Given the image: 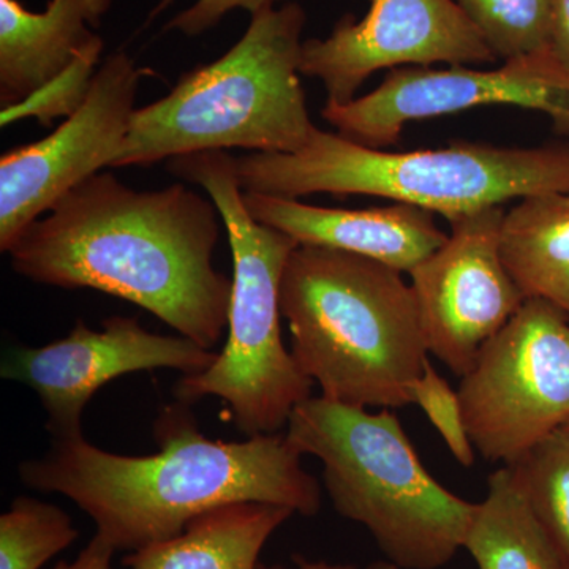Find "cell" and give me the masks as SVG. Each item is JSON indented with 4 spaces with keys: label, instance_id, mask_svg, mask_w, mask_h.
<instances>
[{
    "label": "cell",
    "instance_id": "cell-2",
    "mask_svg": "<svg viewBox=\"0 0 569 569\" xmlns=\"http://www.w3.org/2000/svg\"><path fill=\"white\" fill-rule=\"evenodd\" d=\"M189 407L163 408L153 426L156 455H114L84 436L52 438L50 451L24 460L18 477L29 489L69 498L96 533L126 552L176 538L198 516L239 501L318 515L320 482L284 433L211 440Z\"/></svg>",
    "mask_w": 569,
    "mask_h": 569
},
{
    "label": "cell",
    "instance_id": "cell-11",
    "mask_svg": "<svg viewBox=\"0 0 569 569\" xmlns=\"http://www.w3.org/2000/svg\"><path fill=\"white\" fill-rule=\"evenodd\" d=\"M505 216L492 206L451 220L445 244L408 272L427 351L459 377L526 302L501 257Z\"/></svg>",
    "mask_w": 569,
    "mask_h": 569
},
{
    "label": "cell",
    "instance_id": "cell-26",
    "mask_svg": "<svg viewBox=\"0 0 569 569\" xmlns=\"http://www.w3.org/2000/svg\"><path fill=\"white\" fill-rule=\"evenodd\" d=\"M550 50L569 73V0H556Z\"/></svg>",
    "mask_w": 569,
    "mask_h": 569
},
{
    "label": "cell",
    "instance_id": "cell-1",
    "mask_svg": "<svg viewBox=\"0 0 569 569\" xmlns=\"http://www.w3.org/2000/svg\"><path fill=\"white\" fill-rule=\"evenodd\" d=\"M212 198L183 183L134 190L96 173L10 247L11 268L41 284L126 299L212 350L228 326L233 279L213 268Z\"/></svg>",
    "mask_w": 569,
    "mask_h": 569
},
{
    "label": "cell",
    "instance_id": "cell-18",
    "mask_svg": "<svg viewBox=\"0 0 569 569\" xmlns=\"http://www.w3.org/2000/svg\"><path fill=\"white\" fill-rule=\"evenodd\" d=\"M501 257L526 299L569 317V193L522 198L505 216Z\"/></svg>",
    "mask_w": 569,
    "mask_h": 569
},
{
    "label": "cell",
    "instance_id": "cell-19",
    "mask_svg": "<svg viewBox=\"0 0 569 569\" xmlns=\"http://www.w3.org/2000/svg\"><path fill=\"white\" fill-rule=\"evenodd\" d=\"M78 537L63 509L37 498H14L0 516V569H41Z\"/></svg>",
    "mask_w": 569,
    "mask_h": 569
},
{
    "label": "cell",
    "instance_id": "cell-5",
    "mask_svg": "<svg viewBox=\"0 0 569 569\" xmlns=\"http://www.w3.org/2000/svg\"><path fill=\"white\" fill-rule=\"evenodd\" d=\"M236 174L242 192L293 200L370 194L451 222L533 194L569 193V142L503 148L456 141L440 149L387 152L316 127L301 151L236 157Z\"/></svg>",
    "mask_w": 569,
    "mask_h": 569
},
{
    "label": "cell",
    "instance_id": "cell-28",
    "mask_svg": "<svg viewBox=\"0 0 569 569\" xmlns=\"http://www.w3.org/2000/svg\"><path fill=\"white\" fill-rule=\"evenodd\" d=\"M561 429L567 430V432H569V422H568V425H567V426L561 427Z\"/></svg>",
    "mask_w": 569,
    "mask_h": 569
},
{
    "label": "cell",
    "instance_id": "cell-3",
    "mask_svg": "<svg viewBox=\"0 0 569 569\" xmlns=\"http://www.w3.org/2000/svg\"><path fill=\"white\" fill-rule=\"evenodd\" d=\"M403 272L343 250L298 246L280 283L291 355L321 396L359 408L411 406L427 351Z\"/></svg>",
    "mask_w": 569,
    "mask_h": 569
},
{
    "label": "cell",
    "instance_id": "cell-9",
    "mask_svg": "<svg viewBox=\"0 0 569 569\" xmlns=\"http://www.w3.org/2000/svg\"><path fill=\"white\" fill-rule=\"evenodd\" d=\"M488 104L545 112L559 132L569 133V73L550 48L493 70L402 67L367 96L326 102L321 118L348 140L381 149L396 144L408 122Z\"/></svg>",
    "mask_w": 569,
    "mask_h": 569
},
{
    "label": "cell",
    "instance_id": "cell-10",
    "mask_svg": "<svg viewBox=\"0 0 569 569\" xmlns=\"http://www.w3.org/2000/svg\"><path fill=\"white\" fill-rule=\"evenodd\" d=\"M142 70L112 52L88 99L43 140L0 157V250L9 252L29 224L89 176L111 168L129 134Z\"/></svg>",
    "mask_w": 569,
    "mask_h": 569
},
{
    "label": "cell",
    "instance_id": "cell-15",
    "mask_svg": "<svg viewBox=\"0 0 569 569\" xmlns=\"http://www.w3.org/2000/svg\"><path fill=\"white\" fill-rule=\"evenodd\" d=\"M112 0H50L37 13L18 0H0V107L21 103L69 69L99 40Z\"/></svg>",
    "mask_w": 569,
    "mask_h": 569
},
{
    "label": "cell",
    "instance_id": "cell-8",
    "mask_svg": "<svg viewBox=\"0 0 569 569\" xmlns=\"http://www.w3.org/2000/svg\"><path fill=\"white\" fill-rule=\"evenodd\" d=\"M460 378L471 443L488 462L512 466L569 422V317L526 299Z\"/></svg>",
    "mask_w": 569,
    "mask_h": 569
},
{
    "label": "cell",
    "instance_id": "cell-13",
    "mask_svg": "<svg viewBox=\"0 0 569 569\" xmlns=\"http://www.w3.org/2000/svg\"><path fill=\"white\" fill-rule=\"evenodd\" d=\"M217 356L187 337L146 331L137 318L110 317L100 331L80 320L69 336L48 346L14 348L3 358L2 377L37 392L52 438H71L84 436L89 400L116 378L156 369L193 376Z\"/></svg>",
    "mask_w": 569,
    "mask_h": 569
},
{
    "label": "cell",
    "instance_id": "cell-24",
    "mask_svg": "<svg viewBox=\"0 0 569 569\" xmlns=\"http://www.w3.org/2000/svg\"><path fill=\"white\" fill-rule=\"evenodd\" d=\"M279 2L283 0H197L190 9L176 14L173 20L168 22L167 29L181 32L187 37H198L216 28L230 11L246 10L254 14L258 11L271 9Z\"/></svg>",
    "mask_w": 569,
    "mask_h": 569
},
{
    "label": "cell",
    "instance_id": "cell-25",
    "mask_svg": "<svg viewBox=\"0 0 569 569\" xmlns=\"http://www.w3.org/2000/svg\"><path fill=\"white\" fill-rule=\"evenodd\" d=\"M118 552L102 535H93L91 541L73 561H61L51 569H112V557Z\"/></svg>",
    "mask_w": 569,
    "mask_h": 569
},
{
    "label": "cell",
    "instance_id": "cell-23",
    "mask_svg": "<svg viewBox=\"0 0 569 569\" xmlns=\"http://www.w3.org/2000/svg\"><path fill=\"white\" fill-rule=\"evenodd\" d=\"M410 396L411 406H418L425 411L460 466H473L477 449L467 432L459 392L449 387L429 359L421 376L411 383Z\"/></svg>",
    "mask_w": 569,
    "mask_h": 569
},
{
    "label": "cell",
    "instance_id": "cell-22",
    "mask_svg": "<svg viewBox=\"0 0 569 569\" xmlns=\"http://www.w3.org/2000/svg\"><path fill=\"white\" fill-rule=\"evenodd\" d=\"M102 52L103 40L100 37L82 50L69 69L63 70L59 77L52 78L21 103L0 111L2 127L29 118L37 119L40 126L50 127L54 119L70 118L88 99Z\"/></svg>",
    "mask_w": 569,
    "mask_h": 569
},
{
    "label": "cell",
    "instance_id": "cell-27",
    "mask_svg": "<svg viewBox=\"0 0 569 569\" xmlns=\"http://www.w3.org/2000/svg\"><path fill=\"white\" fill-rule=\"evenodd\" d=\"M257 569H400L396 567L391 561L378 560L372 563L366 565V567H356V565H340V563H328V561H309L305 559H296L295 567H269V565L260 563Z\"/></svg>",
    "mask_w": 569,
    "mask_h": 569
},
{
    "label": "cell",
    "instance_id": "cell-14",
    "mask_svg": "<svg viewBox=\"0 0 569 569\" xmlns=\"http://www.w3.org/2000/svg\"><path fill=\"white\" fill-rule=\"evenodd\" d=\"M242 193L247 211L257 222L282 231L299 246L361 254L407 274L448 239L437 227L436 213L413 204L323 208L293 198Z\"/></svg>",
    "mask_w": 569,
    "mask_h": 569
},
{
    "label": "cell",
    "instance_id": "cell-16",
    "mask_svg": "<svg viewBox=\"0 0 569 569\" xmlns=\"http://www.w3.org/2000/svg\"><path fill=\"white\" fill-rule=\"evenodd\" d=\"M293 509L260 501L224 505L194 518L186 530L123 559L127 569H257L268 539Z\"/></svg>",
    "mask_w": 569,
    "mask_h": 569
},
{
    "label": "cell",
    "instance_id": "cell-4",
    "mask_svg": "<svg viewBox=\"0 0 569 569\" xmlns=\"http://www.w3.org/2000/svg\"><path fill=\"white\" fill-rule=\"evenodd\" d=\"M306 21L296 2L252 14L222 58L187 71L167 97L134 110L111 168L204 151H301L316 130L301 82Z\"/></svg>",
    "mask_w": 569,
    "mask_h": 569
},
{
    "label": "cell",
    "instance_id": "cell-6",
    "mask_svg": "<svg viewBox=\"0 0 569 569\" xmlns=\"http://www.w3.org/2000/svg\"><path fill=\"white\" fill-rule=\"evenodd\" d=\"M288 440L323 463L326 492L342 518L365 526L400 569H441L452 561L477 511L427 471L402 422L323 396L299 403Z\"/></svg>",
    "mask_w": 569,
    "mask_h": 569
},
{
    "label": "cell",
    "instance_id": "cell-20",
    "mask_svg": "<svg viewBox=\"0 0 569 569\" xmlns=\"http://www.w3.org/2000/svg\"><path fill=\"white\" fill-rule=\"evenodd\" d=\"M501 61L549 50L556 0H456Z\"/></svg>",
    "mask_w": 569,
    "mask_h": 569
},
{
    "label": "cell",
    "instance_id": "cell-12",
    "mask_svg": "<svg viewBox=\"0 0 569 569\" xmlns=\"http://www.w3.org/2000/svg\"><path fill=\"white\" fill-rule=\"evenodd\" d=\"M496 61L456 0H370L362 20L346 14L326 39L305 41L301 74L323 82L328 102L342 104L378 70Z\"/></svg>",
    "mask_w": 569,
    "mask_h": 569
},
{
    "label": "cell",
    "instance_id": "cell-17",
    "mask_svg": "<svg viewBox=\"0 0 569 569\" xmlns=\"http://www.w3.org/2000/svg\"><path fill=\"white\" fill-rule=\"evenodd\" d=\"M478 569H569L567 557L531 508L512 467L488 479L463 539Z\"/></svg>",
    "mask_w": 569,
    "mask_h": 569
},
{
    "label": "cell",
    "instance_id": "cell-21",
    "mask_svg": "<svg viewBox=\"0 0 569 569\" xmlns=\"http://www.w3.org/2000/svg\"><path fill=\"white\" fill-rule=\"evenodd\" d=\"M509 467L569 563V432L557 430Z\"/></svg>",
    "mask_w": 569,
    "mask_h": 569
},
{
    "label": "cell",
    "instance_id": "cell-7",
    "mask_svg": "<svg viewBox=\"0 0 569 569\" xmlns=\"http://www.w3.org/2000/svg\"><path fill=\"white\" fill-rule=\"evenodd\" d=\"M167 168L212 198L233 254L227 343L209 369L179 380L176 399L192 406L204 397H219L247 437L280 433L295 408L312 397L313 387L280 332V283L299 244L247 211L230 152L187 153L168 160Z\"/></svg>",
    "mask_w": 569,
    "mask_h": 569
}]
</instances>
